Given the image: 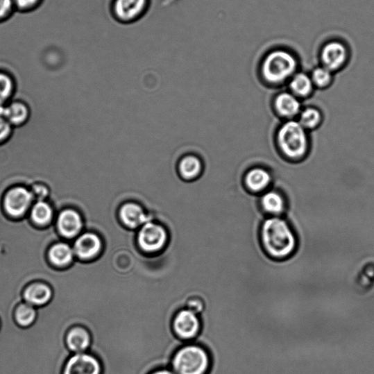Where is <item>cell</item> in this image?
I'll list each match as a JSON object with an SVG mask.
<instances>
[{"instance_id":"obj_3","label":"cell","mask_w":374,"mask_h":374,"mask_svg":"<svg viewBox=\"0 0 374 374\" xmlns=\"http://www.w3.org/2000/svg\"><path fill=\"white\" fill-rule=\"evenodd\" d=\"M277 144L285 157L290 160H300L307 155L309 149L307 130L299 121L289 120L277 133Z\"/></svg>"},{"instance_id":"obj_10","label":"cell","mask_w":374,"mask_h":374,"mask_svg":"<svg viewBox=\"0 0 374 374\" xmlns=\"http://www.w3.org/2000/svg\"><path fill=\"white\" fill-rule=\"evenodd\" d=\"M101 360L91 353L73 354L67 359L63 374H103Z\"/></svg>"},{"instance_id":"obj_7","label":"cell","mask_w":374,"mask_h":374,"mask_svg":"<svg viewBox=\"0 0 374 374\" xmlns=\"http://www.w3.org/2000/svg\"><path fill=\"white\" fill-rule=\"evenodd\" d=\"M175 334L189 343L197 337L201 329L199 316L195 312L184 309L176 313L172 323Z\"/></svg>"},{"instance_id":"obj_21","label":"cell","mask_w":374,"mask_h":374,"mask_svg":"<svg viewBox=\"0 0 374 374\" xmlns=\"http://www.w3.org/2000/svg\"><path fill=\"white\" fill-rule=\"evenodd\" d=\"M146 4V0H117L115 12L122 20H132L139 16Z\"/></svg>"},{"instance_id":"obj_5","label":"cell","mask_w":374,"mask_h":374,"mask_svg":"<svg viewBox=\"0 0 374 374\" xmlns=\"http://www.w3.org/2000/svg\"><path fill=\"white\" fill-rule=\"evenodd\" d=\"M169 232L162 224L150 221L137 232L136 241L144 253L149 255L158 253L167 245Z\"/></svg>"},{"instance_id":"obj_8","label":"cell","mask_w":374,"mask_h":374,"mask_svg":"<svg viewBox=\"0 0 374 374\" xmlns=\"http://www.w3.org/2000/svg\"><path fill=\"white\" fill-rule=\"evenodd\" d=\"M103 242L99 234L86 231L78 235L74 244L75 256L81 261H92L102 253Z\"/></svg>"},{"instance_id":"obj_9","label":"cell","mask_w":374,"mask_h":374,"mask_svg":"<svg viewBox=\"0 0 374 374\" xmlns=\"http://www.w3.org/2000/svg\"><path fill=\"white\" fill-rule=\"evenodd\" d=\"M58 230L67 241L77 238L85 230V220L81 214L71 207L62 210L56 218Z\"/></svg>"},{"instance_id":"obj_1","label":"cell","mask_w":374,"mask_h":374,"mask_svg":"<svg viewBox=\"0 0 374 374\" xmlns=\"http://www.w3.org/2000/svg\"><path fill=\"white\" fill-rule=\"evenodd\" d=\"M259 241L262 252L276 262L292 258L299 248L296 232L280 216H271L263 221L259 231Z\"/></svg>"},{"instance_id":"obj_32","label":"cell","mask_w":374,"mask_h":374,"mask_svg":"<svg viewBox=\"0 0 374 374\" xmlns=\"http://www.w3.org/2000/svg\"><path fill=\"white\" fill-rule=\"evenodd\" d=\"M149 374H176L170 368H158L151 371Z\"/></svg>"},{"instance_id":"obj_23","label":"cell","mask_w":374,"mask_h":374,"mask_svg":"<svg viewBox=\"0 0 374 374\" xmlns=\"http://www.w3.org/2000/svg\"><path fill=\"white\" fill-rule=\"evenodd\" d=\"M312 78L305 74H297L291 78L289 87L298 98H307L314 89Z\"/></svg>"},{"instance_id":"obj_11","label":"cell","mask_w":374,"mask_h":374,"mask_svg":"<svg viewBox=\"0 0 374 374\" xmlns=\"http://www.w3.org/2000/svg\"><path fill=\"white\" fill-rule=\"evenodd\" d=\"M118 218L124 227L136 230L150 221H154L153 216L148 214L144 207L135 202H127L122 204L118 210Z\"/></svg>"},{"instance_id":"obj_16","label":"cell","mask_w":374,"mask_h":374,"mask_svg":"<svg viewBox=\"0 0 374 374\" xmlns=\"http://www.w3.org/2000/svg\"><path fill=\"white\" fill-rule=\"evenodd\" d=\"M53 298V291L44 283L36 282L27 287L24 292L25 303L39 308L46 306Z\"/></svg>"},{"instance_id":"obj_12","label":"cell","mask_w":374,"mask_h":374,"mask_svg":"<svg viewBox=\"0 0 374 374\" xmlns=\"http://www.w3.org/2000/svg\"><path fill=\"white\" fill-rule=\"evenodd\" d=\"M348 49L339 41H331L327 44L321 53L323 66L332 72L342 67L348 60Z\"/></svg>"},{"instance_id":"obj_22","label":"cell","mask_w":374,"mask_h":374,"mask_svg":"<svg viewBox=\"0 0 374 374\" xmlns=\"http://www.w3.org/2000/svg\"><path fill=\"white\" fill-rule=\"evenodd\" d=\"M260 204L263 211L272 216H280L286 209L283 196L275 191L266 192L261 198Z\"/></svg>"},{"instance_id":"obj_13","label":"cell","mask_w":374,"mask_h":374,"mask_svg":"<svg viewBox=\"0 0 374 374\" xmlns=\"http://www.w3.org/2000/svg\"><path fill=\"white\" fill-rule=\"evenodd\" d=\"M30 116V110L21 101H12L0 105V117L6 119L12 127L21 126Z\"/></svg>"},{"instance_id":"obj_26","label":"cell","mask_w":374,"mask_h":374,"mask_svg":"<svg viewBox=\"0 0 374 374\" xmlns=\"http://www.w3.org/2000/svg\"><path fill=\"white\" fill-rule=\"evenodd\" d=\"M15 91V83L12 78L0 73V105L9 103Z\"/></svg>"},{"instance_id":"obj_30","label":"cell","mask_w":374,"mask_h":374,"mask_svg":"<svg viewBox=\"0 0 374 374\" xmlns=\"http://www.w3.org/2000/svg\"><path fill=\"white\" fill-rule=\"evenodd\" d=\"M12 7V0H0V18L5 17Z\"/></svg>"},{"instance_id":"obj_33","label":"cell","mask_w":374,"mask_h":374,"mask_svg":"<svg viewBox=\"0 0 374 374\" xmlns=\"http://www.w3.org/2000/svg\"><path fill=\"white\" fill-rule=\"evenodd\" d=\"M85 299H86V298H85ZM86 300H87V299H86ZM87 302H89L88 300H87ZM88 306H89V307H90V303H88ZM89 314H90V308H89ZM89 321H90V314H89ZM89 323H90V321H89ZM89 323H88V325H89ZM87 328H88V326H87Z\"/></svg>"},{"instance_id":"obj_31","label":"cell","mask_w":374,"mask_h":374,"mask_svg":"<svg viewBox=\"0 0 374 374\" xmlns=\"http://www.w3.org/2000/svg\"><path fill=\"white\" fill-rule=\"evenodd\" d=\"M37 0H15L17 6L22 8H27L33 6Z\"/></svg>"},{"instance_id":"obj_18","label":"cell","mask_w":374,"mask_h":374,"mask_svg":"<svg viewBox=\"0 0 374 374\" xmlns=\"http://www.w3.org/2000/svg\"><path fill=\"white\" fill-rule=\"evenodd\" d=\"M29 216L35 226L42 228L51 225L57 218L53 206L46 201H35Z\"/></svg>"},{"instance_id":"obj_15","label":"cell","mask_w":374,"mask_h":374,"mask_svg":"<svg viewBox=\"0 0 374 374\" xmlns=\"http://www.w3.org/2000/svg\"><path fill=\"white\" fill-rule=\"evenodd\" d=\"M75 254L74 248L67 241L53 244L48 252V259L57 268H67L73 264Z\"/></svg>"},{"instance_id":"obj_19","label":"cell","mask_w":374,"mask_h":374,"mask_svg":"<svg viewBox=\"0 0 374 374\" xmlns=\"http://www.w3.org/2000/svg\"><path fill=\"white\" fill-rule=\"evenodd\" d=\"M66 343L73 353H82L90 348L92 337L86 328L76 327L69 331Z\"/></svg>"},{"instance_id":"obj_2","label":"cell","mask_w":374,"mask_h":374,"mask_svg":"<svg viewBox=\"0 0 374 374\" xmlns=\"http://www.w3.org/2000/svg\"><path fill=\"white\" fill-rule=\"evenodd\" d=\"M211 357L203 346L189 343L180 348L173 357L171 368L176 374H209Z\"/></svg>"},{"instance_id":"obj_24","label":"cell","mask_w":374,"mask_h":374,"mask_svg":"<svg viewBox=\"0 0 374 374\" xmlns=\"http://www.w3.org/2000/svg\"><path fill=\"white\" fill-rule=\"evenodd\" d=\"M37 316L35 307L31 305L24 303L18 307L15 312V318L17 324L22 328H28L33 325Z\"/></svg>"},{"instance_id":"obj_14","label":"cell","mask_w":374,"mask_h":374,"mask_svg":"<svg viewBox=\"0 0 374 374\" xmlns=\"http://www.w3.org/2000/svg\"><path fill=\"white\" fill-rule=\"evenodd\" d=\"M274 106L277 114L292 120L301 112V104L298 96L293 93L282 92L277 95Z\"/></svg>"},{"instance_id":"obj_17","label":"cell","mask_w":374,"mask_h":374,"mask_svg":"<svg viewBox=\"0 0 374 374\" xmlns=\"http://www.w3.org/2000/svg\"><path fill=\"white\" fill-rule=\"evenodd\" d=\"M177 171L180 177L185 182L195 181L203 172L202 160L196 155H188L179 160Z\"/></svg>"},{"instance_id":"obj_25","label":"cell","mask_w":374,"mask_h":374,"mask_svg":"<svg viewBox=\"0 0 374 374\" xmlns=\"http://www.w3.org/2000/svg\"><path fill=\"white\" fill-rule=\"evenodd\" d=\"M299 116L298 121L307 130L317 128L322 121V114L320 110L312 107L301 110Z\"/></svg>"},{"instance_id":"obj_6","label":"cell","mask_w":374,"mask_h":374,"mask_svg":"<svg viewBox=\"0 0 374 374\" xmlns=\"http://www.w3.org/2000/svg\"><path fill=\"white\" fill-rule=\"evenodd\" d=\"M34 202V196L31 189L18 186L11 188L6 192L3 206L10 217L19 219L29 214Z\"/></svg>"},{"instance_id":"obj_27","label":"cell","mask_w":374,"mask_h":374,"mask_svg":"<svg viewBox=\"0 0 374 374\" xmlns=\"http://www.w3.org/2000/svg\"><path fill=\"white\" fill-rule=\"evenodd\" d=\"M311 78L314 86L325 88L329 86L332 81V71L324 66L318 67L313 71Z\"/></svg>"},{"instance_id":"obj_28","label":"cell","mask_w":374,"mask_h":374,"mask_svg":"<svg viewBox=\"0 0 374 374\" xmlns=\"http://www.w3.org/2000/svg\"><path fill=\"white\" fill-rule=\"evenodd\" d=\"M34 196L35 201H46L50 198V190L49 187L43 184H36L31 189Z\"/></svg>"},{"instance_id":"obj_29","label":"cell","mask_w":374,"mask_h":374,"mask_svg":"<svg viewBox=\"0 0 374 374\" xmlns=\"http://www.w3.org/2000/svg\"><path fill=\"white\" fill-rule=\"evenodd\" d=\"M13 127L6 119L0 117V144L6 142L12 134Z\"/></svg>"},{"instance_id":"obj_4","label":"cell","mask_w":374,"mask_h":374,"mask_svg":"<svg viewBox=\"0 0 374 374\" xmlns=\"http://www.w3.org/2000/svg\"><path fill=\"white\" fill-rule=\"evenodd\" d=\"M294 55L284 50L269 53L262 65V75L271 85H280L292 78L297 70Z\"/></svg>"},{"instance_id":"obj_20","label":"cell","mask_w":374,"mask_h":374,"mask_svg":"<svg viewBox=\"0 0 374 374\" xmlns=\"http://www.w3.org/2000/svg\"><path fill=\"white\" fill-rule=\"evenodd\" d=\"M244 182L248 190L258 193L265 191L271 185L272 177L267 170L255 168L246 173Z\"/></svg>"}]
</instances>
